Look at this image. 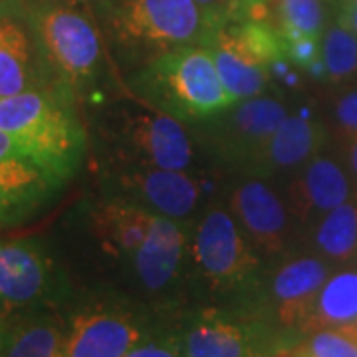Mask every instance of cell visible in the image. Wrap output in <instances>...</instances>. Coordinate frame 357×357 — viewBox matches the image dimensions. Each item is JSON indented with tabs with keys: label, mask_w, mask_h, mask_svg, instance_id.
Masks as SVG:
<instances>
[{
	"label": "cell",
	"mask_w": 357,
	"mask_h": 357,
	"mask_svg": "<svg viewBox=\"0 0 357 357\" xmlns=\"http://www.w3.org/2000/svg\"><path fill=\"white\" fill-rule=\"evenodd\" d=\"M328 139L326 126L306 114L288 115L241 175L270 178L306 165Z\"/></svg>",
	"instance_id": "cell-18"
},
{
	"label": "cell",
	"mask_w": 357,
	"mask_h": 357,
	"mask_svg": "<svg viewBox=\"0 0 357 357\" xmlns=\"http://www.w3.org/2000/svg\"><path fill=\"white\" fill-rule=\"evenodd\" d=\"M206 46L234 103L262 96L272 74H286L282 42L264 26L225 18Z\"/></svg>",
	"instance_id": "cell-6"
},
{
	"label": "cell",
	"mask_w": 357,
	"mask_h": 357,
	"mask_svg": "<svg viewBox=\"0 0 357 357\" xmlns=\"http://www.w3.org/2000/svg\"><path fill=\"white\" fill-rule=\"evenodd\" d=\"M227 206L262 260L288 250L290 211L264 178L243 175L230 189Z\"/></svg>",
	"instance_id": "cell-16"
},
{
	"label": "cell",
	"mask_w": 357,
	"mask_h": 357,
	"mask_svg": "<svg viewBox=\"0 0 357 357\" xmlns=\"http://www.w3.org/2000/svg\"><path fill=\"white\" fill-rule=\"evenodd\" d=\"M314 248L321 260L333 264L357 258V187L351 199L335 206L314 225Z\"/></svg>",
	"instance_id": "cell-21"
},
{
	"label": "cell",
	"mask_w": 357,
	"mask_h": 357,
	"mask_svg": "<svg viewBox=\"0 0 357 357\" xmlns=\"http://www.w3.org/2000/svg\"><path fill=\"white\" fill-rule=\"evenodd\" d=\"M321 74L332 82L357 76V36L340 22L332 24L321 38Z\"/></svg>",
	"instance_id": "cell-24"
},
{
	"label": "cell",
	"mask_w": 357,
	"mask_h": 357,
	"mask_svg": "<svg viewBox=\"0 0 357 357\" xmlns=\"http://www.w3.org/2000/svg\"><path fill=\"white\" fill-rule=\"evenodd\" d=\"M58 296L60 280L38 243H0V318L38 312Z\"/></svg>",
	"instance_id": "cell-15"
},
{
	"label": "cell",
	"mask_w": 357,
	"mask_h": 357,
	"mask_svg": "<svg viewBox=\"0 0 357 357\" xmlns=\"http://www.w3.org/2000/svg\"><path fill=\"white\" fill-rule=\"evenodd\" d=\"M4 332L2 357H66L68 324L58 316L24 314Z\"/></svg>",
	"instance_id": "cell-19"
},
{
	"label": "cell",
	"mask_w": 357,
	"mask_h": 357,
	"mask_svg": "<svg viewBox=\"0 0 357 357\" xmlns=\"http://www.w3.org/2000/svg\"><path fill=\"white\" fill-rule=\"evenodd\" d=\"M105 137L119 165L187 171L195 161L192 139L183 123L147 103L126 105L109 115Z\"/></svg>",
	"instance_id": "cell-8"
},
{
	"label": "cell",
	"mask_w": 357,
	"mask_h": 357,
	"mask_svg": "<svg viewBox=\"0 0 357 357\" xmlns=\"http://www.w3.org/2000/svg\"><path fill=\"white\" fill-rule=\"evenodd\" d=\"M356 262H357V258H356Z\"/></svg>",
	"instance_id": "cell-35"
},
{
	"label": "cell",
	"mask_w": 357,
	"mask_h": 357,
	"mask_svg": "<svg viewBox=\"0 0 357 357\" xmlns=\"http://www.w3.org/2000/svg\"><path fill=\"white\" fill-rule=\"evenodd\" d=\"M32 84V52L26 32L13 20H0V98L34 89Z\"/></svg>",
	"instance_id": "cell-23"
},
{
	"label": "cell",
	"mask_w": 357,
	"mask_h": 357,
	"mask_svg": "<svg viewBox=\"0 0 357 357\" xmlns=\"http://www.w3.org/2000/svg\"><path fill=\"white\" fill-rule=\"evenodd\" d=\"M333 123L337 141L347 147L357 139V89H349L335 102L333 107Z\"/></svg>",
	"instance_id": "cell-27"
},
{
	"label": "cell",
	"mask_w": 357,
	"mask_h": 357,
	"mask_svg": "<svg viewBox=\"0 0 357 357\" xmlns=\"http://www.w3.org/2000/svg\"><path fill=\"white\" fill-rule=\"evenodd\" d=\"M4 328H2V318H0V357H2V351H4Z\"/></svg>",
	"instance_id": "cell-32"
},
{
	"label": "cell",
	"mask_w": 357,
	"mask_h": 357,
	"mask_svg": "<svg viewBox=\"0 0 357 357\" xmlns=\"http://www.w3.org/2000/svg\"><path fill=\"white\" fill-rule=\"evenodd\" d=\"M337 22L345 26L347 30H351L357 36V0H344V2H340Z\"/></svg>",
	"instance_id": "cell-28"
},
{
	"label": "cell",
	"mask_w": 357,
	"mask_h": 357,
	"mask_svg": "<svg viewBox=\"0 0 357 357\" xmlns=\"http://www.w3.org/2000/svg\"><path fill=\"white\" fill-rule=\"evenodd\" d=\"M0 129L56 187L76 173L86 155L74 93L64 86L0 98Z\"/></svg>",
	"instance_id": "cell-2"
},
{
	"label": "cell",
	"mask_w": 357,
	"mask_h": 357,
	"mask_svg": "<svg viewBox=\"0 0 357 357\" xmlns=\"http://www.w3.org/2000/svg\"><path fill=\"white\" fill-rule=\"evenodd\" d=\"M93 6L119 56L139 68L181 46H206L225 20L195 0H93Z\"/></svg>",
	"instance_id": "cell-3"
},
{
	"label": "cell",
	"mask_w": 357,
	"mask_h": 357,
	"mask_svg": "<svg viewBox=\"0 0 357 357\" xmlns=\"http://www.w3.org/2000/svg\"><path fill=\"white\" fill-rule=\"evenodd\" d=\"M13 157H22V155L18 151V147H16V143L13 141V137L0 129V161L13 159Z\"/></svg>",
	"instance_id": "cell-29"
},
{
	"label": "cell",
	"mask_w": 357,
	"mask_h": 357,
	"mask_svg": "<svg viewBox=\"0 0 357 357\" xmlns=\"http://www.w3.org/2000/svg\"><path fill=\"white\" fill-rule=\"evenodd\" d=\"M91 220L103 250L128 264L143 292L153 298L173 292L187 270V222L155 215L114 195L96 204Z\"/></svg>",
	"instance_id": "cell-1"
},
{
	"label": "cell",
	"mask_w": 357,
	"mask_h": 357,
	"mask_svg": "<svg viewBox=\"0 0 357 357\" xmlns=\"http://www.w3.org/2000/svg\"><path fill=\"white\" fill-rule=\"evenodd\" d=\"M42 56L72 93L89 88L102 70V42L89 16L76 2H54L34 14Z\"/></svg>",
	"instance_id": "cell-7"
},
{
	"label": "cell",
	"mask_w": 357,
	"mask_h": 357,
	"mask_svg": "<svg viewBox=\"0 0 357 357\" xmlns=\"http://www.w3.org/2000/svg\"><path fill=\"white\" fill-rule=\"evenodd\" d=\"M354 181L330 157L316 155L296 173L288 185L286 206L300 225H316L324 215L351 199Z\"/></svg>",
	"instance_id": "cell-17"
},
{
	"label": "cell",
	"mask_w": 357,
	"mask_h": 357,
	"mask_svg": "<svg viewBox=\"0 0 357 357\" xmlns=\"http://www.w3.org/2000/svg\"><path fill=\"white\" fill-rule=\"evenodd\" d=\"M195 2H197L201 8H204V10L217 14V16H220V18H225L232 0H195Z\"/></svg>",
	"instance_id": "cell-30"
},
{
	"label": "cell",
	"mask_w": 357,
	"mask_h": 357,
	"mask_svg": "<svg viewBox=\"0 0 357 357\" xmlns=\"http://www.w3.org/2000/svg\"><path fill=\"white\" fill-rule=\"evenodd\" d=\"M357 321V270H342L321 286L304 335Z\"/></svg>",
	"instance_id": "cell-22"
},
{
	"label": "cell",
	"mask_w": 357,
	"mask_h": 357,
	"mask_svg": "<svg viewBox=\"0 0 357 357\" xmlns=\"http://www.w3.org/2000/svg\"><path fill=\"white\" fill-rule=\"evenodd\" d=\"M330 266L319 256H296L282 262L268 276L264 272L252 302L243 312L264 321L284 340L298 345Z\"/></svg>",
	"instance_id": "cell-9"
},
{
	"label": "cell",
	"mask_w": 357,
	"mask_h": 357,
	"mask_svg": "<svg viewBox=\"0 0 357 357\" xmlns=\"http://www.w3.org/2000/svg\"><path fill=\"white\" fill-rule=\"evenodd\" d=\"M187 268L204 290L236 302H252L264 276L262 256L252 248L227 204L206 206L189 234Z\"/></svg>",
	"instance_id": "cell-5"
},
{
	"label": "cell",
	"mask_w": 357,
	"mask_h": 357,
	"mask_svg": "<svg viewBox=\"0 0 357 357\" xmlns=\"http://www.w3.org/2000/svg\"><path fill=\"white\" fill-rule=\"evenodd\" d=\"M286 117L280 100L248 98L204 121V145L218 163L243 173Z\"/></svg>",
	"instance_id": "cell-12"
},
{
	"label": "cell",
	"mask_w": 357,
	"mask_h": 357,
	"mask_svg": "<svg viewBox=\"0 0 357 357\" xmlns=\"http://www.w3.org/2000/svg\"><path fill=\"white\" fill-rule=\"evenodd\" d=\"M177 333L185 357H274L294 347L264 321L236 307H197Z\"/></svg>",
	"instance_id": "cell-10"
},
{
	"label": "cell",
	"mask_w": 357,
	"mask_h": 357,
	"mask_svg": "<svg viewBox=\"0 0 357 357\" xmlns=\"http://www.w3.org/2000/svg\"><path fill=\"white\" fill-rule=\"evenodd\" d=\"M56 187L38 167L24 157L0 161V208L2 218L24 215Z\"/></svg>",
	"instance_id": "cell-20"
},
{
	"label": "cell",
	"mask_w": 357,
	"mask_h": 357,
	"mask_svg": "<svg viewBox=\"0 0 357 357\" xmlns=\"http://www.w3.org/2000/svg\"><path fill=\"white\" fill-rule=\"evenodd\" d=\"M107 183L109 195L178 222H187L203 199L201 181L185 171L117 163L107 173Z\"/></svg>",
	"instance_id": "cell-14"
},
{
	"label": "cell",
	"mask_w": 357,
	"mask_h": 357,
	"mask_svg": "<svg viewBox=\"0 0 357 357\" xmlns=\"http://www.w3.org/2000/svg\"><path fill=\"white\" fill-rule=\"evenodd\" d=\"M225 18L264 26L282 42L288 64L321 74L319 52L326 32L321 0H232Z\"/></svg>",
	"instance_id": "cell-11"
},
{
	"label": "cell",
	"mask_w": 357,
	"mask_h": 357,
	"mask_svg": "<svg viewBox=\"0 0 357 357\" xmlns=\"http://www.w3.org/2000/svg\"><path fill=\"white\" fill-rule=\"evenodd\" d=\"M340 2H344V0H340Z\"/></svg>",
	"instance_id": "cell-34"
},
{
	"label": "cell",
	"mask_w": 357,
	"mask_h": 357,
	"mask_svg": "<svg viewBox=\"0 0 357 357\" xmlns=\"http://www.w3.org/2000/svg\"><path fill=\"white\" fill-rule=\"evenodd\" d=\"M296 347L302 357H357V321L307 333Z\"/></svg>",
	"instance_id": "cell-25"
},
{
	"label": "cell",
	"mask_w": 357,
	"mask_h": 357,
	"mask_svg": "<svg viewBox=\"0 0 357 357\" xmlns=\"http://www.w3.org/2000/svg\"><path fill=\"white\" fill-rule=\"evenodd\" d=\"M131 91L161 114L185 123H204L234 102L225 89L208 46H181L141 66Z\"/></svg>",
	"instance_id": "cell-4"
},
{
	"label": "cell",
	"mask_w": 357,
	"mask_h": 357,
	"mask_svg": "<svg viewBox=\"0 0 357 357\" xmlns=\"http://www.w3.org/2000/svg\"><path fill=\"white\" fill-rule=\"evenodd\" d=\"M345 161H347V169H349V177L357 185V139L351 141L347 147H345Z\"/></svg>",
	"instance_id": "cell-31"
},
{
	"label": "cell",
	"mask_w": 357,
	"mask_h": 357,
	"mask_svg": "<svg viewBox=\"0 0 357 357\" xmlns=\"http://www.w3.org/2000/svg\"><path fill=\"white\" fill-rule=\"evenodd\" d=\"M0 220H4V218H2V208H0Z\"/></svg>",
	"instance_id": "cell-33"
},
{
	"label": "cell",
	"mask_w": 357,
	"mask_h": 357,
	"mask_svg": "<svg viewBox=\"0 0 357 357\" xmlns=\"http://www.w3.org/2000/svg\"><path fill=\"white\" fill-rule=\"evenodd\" d=\"M126 357H185L177 332L151 330Z\"/></svg>",
	"instance_id": "cell-26"
},
{
	"label": "cell",
	"mask_w": 357,
	"mask_h": 357,
	"mask_svg": "<svg viewBox=\"0 0 357 357\" xmlns=\"http://www.w3.org/2000/svg\"><path fill=\"white\" fill-rule=\"evenodd\" d=\"M153 330L143 314L121 302H93L68 321L66 357H126Z\"/></svg>",
	"instance_id": "cell-13"
}]
</instances>
